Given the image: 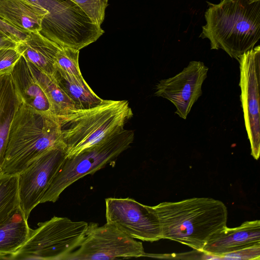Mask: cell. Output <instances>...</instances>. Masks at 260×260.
Listing matches in <instances>:
<instances>
[{
  "instance_id": "6da1fadb",
  "label": "cell",
  "mask_w": 260,
  "mask_h": 260,
  "mask_svg": "<svg viewBox=\"0 0 260 260\" xmlns=\"http://www.w3.org/2000/svg\"><path fill=\"white\" fill-rule=\"evenodd\" d=\"M160 226L161 239L177 241L202 252L216 233L226 226L224 204L210 198H192L151 206Z\"/></svg>"
},
{
  "instance_id": "7a4b0ae2",
  "label": "cell",
  "mask_w": 260,
  "mask_h": 260,
  "mask_svg": "<svg viewBox=\"0 0 260 260\" xmlns=\"http://www.w3.org/2000/svg\"><path fill=\"white\" fill-rule=\"evenodd\" d=\"M209 4L200 37L209 40L211 49H222L237 60L259 40L260 1L222 0Z\"/></svg>"
},
{
  "instance_id": "3957f363",
  "label": "cell",
  "mask_w": 260,
  "mask_h": 260,
  "mask_svg": "<svg viewBox=\"0 0 260 260\" xmlns=\"http://www.w3.org/2000/svg\"><path fill=\"white\" fill-rule=\"evenodd\" d=\"M133 115L127 101L104 100L94 107L73 109L57 116L66 157L77 155L121 131Z\"/></svg>"
},
{
  "instance_id": "277c9868",
  "label": "cell",
  "mask_w": 260,
  "mask_h": 260,
  "mask_svg": "<svg viewBox=\"0 0 260 260\" xmlns=\"http://www.w3.org/2000/svg\"><path fill=\"white\" fill-rule=\"evenodd\" d=\"M61 144L57 117L39 112L22 102L11 126L0 174L18 175L45 151Z\"/></svg>"
},
{
  "instance_id": "5b68a950",
  "label": "cell",
  "mask_w": 260,
  "mask_h": 260,
  "mask_svg": "<svg viewBox=\"0 0 260 260\" xmlns=\"http://www.w3.org/2000/svg\"><path fill=\"white\" fill-rule=\"evenodd\" d=\"M134 139V131L123 129L77 155L66 157L40 204L55 202L60 194L78 180L115 163Z\"/></svg>"
},
{
  "instance_id": "8992f818",
  "label": "cell",
  "mask_w": 260,
  "mask_h": 260,
  "mask_svg": "<svg viewBox=\"0 0 260 260\" xmlns=\"http://www.w3.org/2000/svg\"><path fill=\"white\" fill-rule=\"evenodd\" d=\"M88 225L65 217L53 216L39 222L9 259L65 260L81 244Z\"/></svg>"
},
{
  "instance_id": "52a82bcc",
  "label": "cell",
  "mask_w": 260,
  "mask_h": 260,
  "mask_svg": "<svg viewBox=\"0 0 260 260\" xmlns=\"http://www.w3.org/2000/svg\"><path fill=\"white\" fill-rule=\"evenodd\" d=\"M145 252L142 243L116 226L106 223H88L79 247L65 260H109L140 257Z\"/></svg>"
},
{
  "instance_id": "ba28073f",
  "label": "cell",
  "mask_w": 260,
  "mask_h": 260,
  "mask_svg": "<svg viewBox=\"0 0 260 260\" xmlns=\"http://www.w3.org/2000/svg\"><path fill=\"white\" fill-rule=\"evenodd\" d=\"M66 157L64 145H58L37 157L18 174L19 205L27 219L40 204Z\"/></svg>"
},
{
  "instance_id": "9c48e42d",
  "label": "cell",
  "mask_w": 260,
  "mask_h": 260,
  "mask_svg": "<svg viewBox=\"0 0 260 260\" xmlns=\"http://www.w3.org/2000/svg\"><path fill=\"white\" fill-rule=\"evenodd\" d=\"M240 99L251 154L258 159L260 152V46L239 56Z\"/></svg>"
},
{
  "instance_id": "30bf717a",
  "label": "cell",
  "mask_w": 260,
  "mask_h": 260,
  "mask_svg": "<svg viewBox=\"0 0 260 260\" xmlns=\"http://www.w3.org/2000/svg\"><path fill=\"white\" fill-rule=\"evenodd\" d=\"M106 222L128 236L144 241L161 239L158 220L151 206L129 198L105 199Z\"/></svg>"
},
{
  "instance_id": "8fae6325",
  "label": "cell",
  "mask_w": 260,
  "mask_h": 260,
  "mask_svg": "<svg viewBox=\"0 0 260 260\" xmlns=\"http://www.w3.org/2000/svg\"><path fill=\"white\" fill-rule=\"evenodd\" d=\"M208 68L200 61H191L172 77L160 80L154 95L170 101L175 113L186 119L194 104L202 94V86L207 77Z\"/></svg>"
},
{
  "instance_id": "7c38bea8",
  "label": "cell",
  "mask_w": 260,
  "mask_h": 260,
  "mask_svg": "<svg viewBox=\"0 0 260 260\" xmlns=\"http://www.w3.org/2000/svg\"><path fill=\"white\" fill-rule=\"evenodd\" d=\"M260 246V221H246L239 226L224 229L214 234L204 246L202 252L218 259L226 254Z\"/></svg>"
},
{
  "instance_id": "4fadbf2b",
  "label": "cell",
  "mask_w": 260,
  "mask_h": 260,
  "mask_svg": "<svg viewBox=\"0 0 260 260\" xmlns=\"http://www.w3.org/2000/svg\"><path fill=\"white\" fill-rule=\"evenodd\" d=\"M10 74L22 103L39 112L56 116L51 103L22 55Z\"/></svg>"
},
{
  "instance_id": "5bb4252c",
  "label": "cell",
  "mask_w": 260,
  "mask_h": 260,
  "mask_svg": "<svg viewBox=\"0 0 260 260\" xmlns=\"http://www.w3.org/2000/svg\"><path fill=\"white\" fill-rule=\"evenodd\" d=\"M48 11L29 0H0V18L25 33L40 32Z\"/></svg>"
},
{
  "instance_id": "9a60e30c",
  "label": "cell",
  "mask_w": 260,
  "mask_h": 260,
  "mask_svg": "<svg viewBox=\"0 0 260 260\" xmlns=\"http://www.w3.org/2000/svg\"><path fill=\"white\" fill-rule=\"evenodd\" d=\"M61 47L40 32H35L28 33L24 40L18 43L16 49L26 61L53 75L56 69V56Z\"/></svg>"
},
{
  "instance_id": "2e32d148",
  "label": "cell",
  "mask_w": 260,
  "mask_h": 260,
  "mask_svg": "<svg viewBox=\"0 0 260 260\" xmlns=\"http://www.w3.org/2000/svg\"><path fill=\"white\" fill-rule=\"evenodd\" d=\"M21 103L10 73L0 74V173L11 126Z\"/></svg>"
},
{
  "instance_id": "e0dca14e",
  "label": "cell",
  "mask_w": 260,
  "mask_h": 260,
  "mask_svg": "<svg viewBox=\"0 0 260 260\" xmlns=\"http://www.w3.org/2000/svg\"><path fill=\"white\" fill-rule=\"evenodd\" d=\"M30 228L19 207L11 217L0 226V259H9L25 242Z\"/></svg>"
},
{
  "instance_id": "ac0fdd59",
  "label": "cell",
  "mask_w": 260,
  "mask_h": 260,
  "mask_svg": "<svg viewBox=\"0 0 260 260\" xmlns=\"http://www.w3.org/2000/svg\"><path fill=\"white\" fill-rule=\"evenodd\" d=\"M53 76L65 93L73 102L76 109L94 107L104 100L91 89L83 76L77 77L56 68Z\"/></svg>"
},
{
  "instance_id": "d6986e66",
  "label": "cell",
  "mask_w": 260,
  "mask_h": 260,
  "mask_svg": "<svg viewBox=\"0 0 260 260\" xmlns=\"http://www.w3.org/2000/svg\"><path fill=\"white\" fill-rule=\"evenodd\" d=\"M33 75L46 93L57 117L75 108L74 104L58 85L53 75L47 74L27 62Z\"/></svg>"
},
{
  "instance_id": "ffe728a7",
  "label": "cell",
  "mask_w": 260,
  "mask_h": 260,
  "mask_svg": "<svg viewBox=\"0 0 260 260\" xmlns=\"http://www.w3.org/2000/svg\"><path fill=\"white\" fill-rule=\"evenodd\" d=\"M19 207L18 175L0 174V226Z\"/></svg>"
},
{
  "instance_id": "44dd1931",
  "label": "cell",
  "mask_w": 260,
  "mask_h": 260,
  "mask_svg": "<svg viewBox=\"0 0 260 260\" xmlns=\"http://www.w3.org/2000/svg\"><path fill=\"white\" fill-rule=\"evenodd\" d=\"M47 10L49 15L44 23L50 27L63 23L67 19L71 7L69 0H29Z\"/></svg>"
},
{
  "instance_id": "7402d4cb",
  "label": "cell",
  "mask_w": 260,
  "mask_h": 260,
  "mask_svg": "<svg viewBox=\"0 0 260 260\" xmlns=\"http://www.w3.org/2000/svg\"><path fill=\"white\" fill-rule=\"evenodd\" d=\"M80 50L62 47L56 56V67L77 77L82 76L79 65Z\"/></svg>"
},
{
  "instance_id": "603a6c76",
  "label": "cell",
  "mask_w": 260,
  "mask_h": 260,
  "mask_svg": "<svg viewBox=\"0 0 260 260\" xmlns=\"http://www.w3.org/2000/svg\"><path fill=\"white\" fill-rule=\"evenodd\" d=\"M77 5L99 27L104 22L108 0H69Z\"/></svg>"
},
{
  "instance_id": "cb8c5ba5",
  "label": "cell",
  "mask_w": 260,
  "mask_h": 260,
  "mask_svg": "<svg viewBox=\"0 0 260 260\" xmlns=\"http://www.w3.org/2000/svg\"><path fill=\"white\" fill-rule=\"evenodd\" d=\"M27 34L0 18V48L16 49Z\"/></svg>"
},
{
  "instance_id": "d4e9b609",
  "label": "cell",
  "mask_w": 260,
  "mask_h": 260,
  "mask_svg": "<svg viewBox=\"0 0 260 260\" xmlns=\"http://www.w3.org/2000/svg\"><path fill=\"white\" fill-rule=\"evenodd\" d=\"M21 56L16 49L0 48V74L10 73Z\"/></svg>"
},
{
  "instance_id": "484cf974",
  "label": "cell",
  "mask_w": 260,
  "mask_h": 260,
  "mask_svg": "<svg viewBox=\"0 0 260 260\" xmlns=\"http://www.w3.org/2000/svg\"><path fill=\"white\" fill-rule=\"evenodd\" d=\"M260 246H253L226 254L221 259H260Z\"/></svg>"
},
{
  "instance_id": "4316f807",
  "label": "cell",
  "mask_w": 260,
  "mask_h": 260,
  "mask_svg": "<svg viewBox=\"0 0 260 260\" xmlns=\"http://www.w3.org/2000/svg\"><path fill=\"white\" fill-rule=\"evenodd\" d=\"M249 1L251 2H256V1H260V0H249Z\"/></svg>"
}]
</instances>
